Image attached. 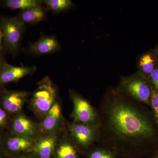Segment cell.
I'll return each instance as SVG.
<instances>
[{"label":"cell","instance_id":"24","mask_svg":"<svg viewBox=\"0 0 158 158\" xmlns=\"http://www.w3.org/2000/svg\"><path fill=\"white\" fill-rule=\"evenodd\" d=\"M16 158H38L36 156L34 155V154L32 155H23L20 156Z\"/></svg>","mask_w":158,"mask_h":158},{"label":"cell","instance_id":"8","mask_svg":"<svg viewBox=\"0 0 158 158\" xmlns=\"http://www.w3.org/2000/svg\"><path fill=\"white\" fill-rule=\"evenodd\" d=\"M11 129L15 135L31 140H35L39 133V127L36 123L22 113L15 116L12 121Z\"/></svg>","mask_w":158,"mask_h":158},{"label":"cell","instance_id":"4","mask_svg":"<svg viewBox=\"0 0 158 158\" xmlns=\"http://www.w3.org/2000/svg\"><path fill=\"white\" fill-rule=\"evenodd\" d=\"M70 95L73 106L72 116L74 122L92 126H99L98 113L90 103L73 90H70Z\"/></svg>","mask_w":158,"mask_h":158},{"label":"cell","instance_id":"15","mask_svg":"<svg viewBox=\"0 0 158 158\" xmlns=\"http://www.w3.org/2000/svg\"><path fill=\"white\" fill-rule=\"evenodd\" d=\"M45 17V11L41 6H37L23 10L19 15V20L27 23H36Z\"/></svg>","mask_w":158,"mask_h":158},{"label":"cell","instance_id":"6","mask_svg":"<svg viewBox=\"0 0 158 158\" xmlns=\"http://www.w3.org/2000/svg\"><path fill=\"white\" fill-rule=\"evenodd\" d=\"M1 28L4 44L11 53L16 54L19 48L24 24L15 17H2Z\"/></svg>","mask_w":158,"mask_h":158},{"label":"cell","instance_id":"23","mask_svg":"<svg viewBox=\"0 0 158 158\" xmlns=\"http://www.w3.org/2000/svg\"><path fill=\"white\" fill-rule=\"evenodd\" d=\"M3 35L2 32V29L0 27V52L2 51V49L3 48Z\"/></svg>","mask_w":158,"mask_h":158},{"label":"cell","instance_id":"22","mask_svg":"<svg viewBox=\"0 0 158 158\" xmlns=\"http://www.w3.org/2000/svg\"><path fill=\"white\" fill-rule=\"evenodd\" d=\"M7 121V115L4 109L0 108V127L5 126Z\"/></svg>","mask_w":158,"mask_h":158},{"label":"cell","instance_id":"28","mask_svg":"<svg viewBox=\"0 0 158 158\" xmlns=\"http://www.w3.org/2000/svg\"><path fill=\"white\" fill-rule=\"evenodd\" d=\"M156 157V158H158V152L157 154Z\"/></svg>","mask_w":158,"mask_h":158},{"label":"cell","instance_id":"7","mask_svg":"<svg viewBox=\"0 0 158 158\" xmlns=\"http://www.w3.org/2000/svg\"><path fill=\"white\" fill-rule=\"evenodd\" d=\"M62 120L61 106L56 101L40 125L39 133H42V135L56 134L61 127Z\"/></svg>","mask_w":158,"mask_h":158},{"label":"cell","instance_id":"27","mask_svg":"<svg viewBox=\"0 0 158 158\" xmlns=\"http://www.w3.org/2000/svg\"><path fill=\"white\" fill-rule=\"evenodd\" d=\"M156 52L158 58V47L156 49Z\"/></svg>","mask_w":158,"mask_h":158},{"label":"cell","instance_id":"21","mask_svg":"<svg viewBox=\"0 0 158 158\" xmlns=\"http://www.w3.org/2000/svg\"><path fill=\"white\" fill-rule=\"evenodd\" d=\"M149 80L153 88L158 91V62L155 68L150 75Z\"/></svg>","mask_w":158,"mask_h":158},{"label":"cell","instance_id":"5","mask_svg":"<svg viewBox=\"0 0 158 158\" xmlns=\"http://www.w3.org/2000/svg\"><path fill=\"white\" fill-rule=\"evenodd\" d=\"M68 129L71 138L78 148L88 149L99 140V126L74 122L69 125Z\"/></svg>","mask_w":158,"mask_h":158},{"label":"cell","instance_id":"14","mask_svg":"<svg viewBox=\"0 0 158 158\" xmlns=\"http://www.w3.org/2000/svg\"><path fill=\"white\" fill-rule=\"evenodd\" d=\"M35 140H31L15 135L8 138L6 143L7 149L10 152L18 153L22 152H32Z\"/></svg>","mask_w":158,"mask_h":158},{"label":"cell","instance_id":"18","mask_svg":"<svg viewBox=\"0 0 158 158\" xmlns=\"http://www.w3.org/2000/svg\"><path fill=\"white\" fill-rule=\"evenodd\" d=\"M90 152L89 158H117V153L110 148L100 144Z\"/></svg>","mask_w":158,"mask_h":158},{"label":"cell","instance_id":"10","mask_svg":"<svg viewBox=\"0 0 158 158\" xmlns=\"http://www.w3.org/2000/svg\"><path fill=\"white\" fill-rule=\"evenodd\" d=\"M36 69L35 66L26 67L13 66L5 62L0 73V84L16 81L33 73Z\"/></svg>","mask_w":158,"mask_h":158},{"label":"cell","instance_id":"25","mask_svg":"<svg viewBox=\"0 0 158 158\" xmlns=\"http://www.w3.org/2000/svg\"><path fill=\"white\" fill-rule=\"evenodd\" d=\"M5 62H6L3 60L2 58L0 56V73L2 69L3 65Z\"/></svg>","mask_w":158,"mask_h":158},{"label":"cell","instance_id":"1","mask_svg":"<svg viewBox=\"0 0 158 158\" xmlns=\"http://www.w3.org/2000/svg\"><path fill=\"white\" fill-rule=\"evenodd\" d=\"M100 118L98 143L114 151L135 152L156 132L149 118L135 101L110 90L98 111Z\"/></svg>","mask_w":158,"mask_h":158},{"label":"cell","instance_id":"20","mask_svg":"<svg viewBox=\"0 0 158 158\" xmlns=\"http://www.w3.org/2000/svg\"><path fill=\"white\" fill-rule=\"evenodd\" d=\"M151 105L153 111L154 117L156 123L158 125V91L153 87L151 99Z\"/></svg>","mask_w":158,"mask_h":158},{"label":"cell","instance_id":"19","mask_svg":"<svg viewBox=\"0 0 158 158\" xmlns=\"http://www.w3.org/2000/svg\"><path fill=\"white\" fill-rule=\"evenodd\" d=\"M44 2L49 9L55 12L64 11L73 5L69 0H46Z\"/></svg>","mask_w":158,"mask_h":158},{"label":"cell","instance_id":"3","mask_svg":"<svg viewBox=\"0 0 158 158\" xmlns=\"http://www.w3.org/2000/svg\"><path fill=\"white\" fill-rule=\"evenodd\" d=\"M57 94L56 87L49 77H45L38 83L31 98V105L39 118H44L56 102Z\"/></svg>","mask_w":158,"mask_h":158},{"label":"cell","instance_id":"9","mask_svg":"<svg viewBox=\"0 0 158 158\" xmlns=\"http://www.w3.org/2000/svg\"><path fill=\"white\" fill-rule=\"evenodd\" d=\"M58 141L56 134L38 137L35 140L32 152L38 158H52Z\"/></svg>","mask_w":158,"mask_h":158},{"label":"cell","instance_id":"12","mask_svg":"<svg viewBox=\"0 0 158 158\" xmlns=\"http://www.w3.org/2000/svg\"><path fill=\"white\" fill-rule=\"evenodd\" d=\"M54 158H78V148L68 133L57 142Z\"/></svg>","mask_w":158,"mask_h":158},{"label":"cell","instance_id":"2","mask_svg":"<svg viewBox=\"0 0 158 158\" xmlns=\"http://www.w3.org/2000/svg\"><path fill=\"white\" fill-rule=\"evenodd\" d=\"M151 84L149 79L138 72L123 78L117 90L135 101L150 105L153 90Z\"/></svg>","mask_w":158,"mask_h":158},{"label":"cell","instance_id":"11","mask_svg":"<svg viewBox=\"0 0 158 158\" xmlns=\"http://www.w3.org/2000/svg\"><path fill=\"white\" fill-rule=\"evenodd\" d=\"M29 93L24 91H10L5 92L2 98V104L6 112L19 113L25 103Z\"/></svg>","mask_w":158,"mask_h":158},{"label":"cell","instance_id":"13","mask_svg":"<svg viewBox=\"0 0 158 158\" xmlns=\"http://www.w3.org/2000/svg\"><path fill=\"white\" fill-rule=\"evenodd\" d=\"M31 52L37 55H45L58 50L59 45L58 41L51 36L41 37L30 46Z\"/></svg>","mask_w":158,"mask_h":158},{"label":"cell","instance_id":"16","mask_svg":"<svg viewBox=\"0 0 158 158\" xmlns=\"http://www.w3.org/2000/svg\"><path fill=\"white\" fill-rule=\"evenodd\" d=\"M158 62V56L156 51L144 54L141 57L139 61L141 68L140 72L149 79L150 75L155 68Z\"/></svg>","mask_w":158,"mask_h":158},{"label":"cell","instance_id":"17","mask_svg":"<svg viewBox=\"0 0 158 158\" xmlns=\"http://www.w3.org/2000/svg\"><path fill=\"white\" fill-rule=\"evenodd\" d=\"M41 1L38 0H7L4 2L6 7L13 9H26L40 6Z\"/></svg>","mask_w":158,"mask_h":158},{"label":"cell","instance_id":"26","mask_svg":"<svg viewBox=\"0 0 158 158\" xmlns=\"http://www.w3.org/2000/svg\"><path fill=\"white\" fill-rule=\"evenodd\" d=\"M2 146H1V144L0 143V157L2 156Z\"/></svg>","mask_w":158,"mask_h":158}]
</instances>
